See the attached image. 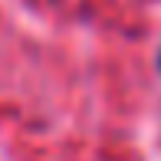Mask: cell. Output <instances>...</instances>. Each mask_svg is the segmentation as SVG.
<instances>
[{"label": "cell", "mask_w": 161, "mask_h": 161, "mask_svg": "<svg viewBox=\"0 0 161 161\" xmlns=\"http://www.w3.org/2000/svg\"><path fill=\"white\" fill-rule=\"evenodd\" d=\"M158 69H161V53H158Z\"/></svg>", "instance_id": "cell-1"}]
</instances>
